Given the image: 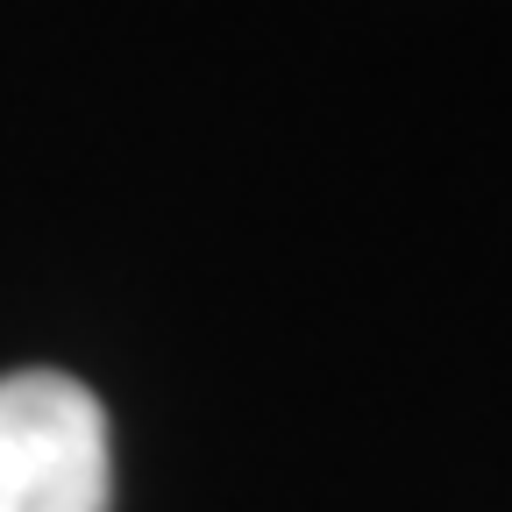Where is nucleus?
<instances>
[{
    "label": "nucleus",
    "instance_id": "obj_1",
    "mask_svg": "<svg viewBox=\"0 0 512 512\" xmlns=\"http://www.w3.org/2000/svg\"><path fill=\"white\" fill-rule=\"evenodd\" d=\"M107 413L64 370L0 377V512H107Z\"/></svg>",
    "mask_w": 512,
    "mask_h": 512
}]
</instances>
